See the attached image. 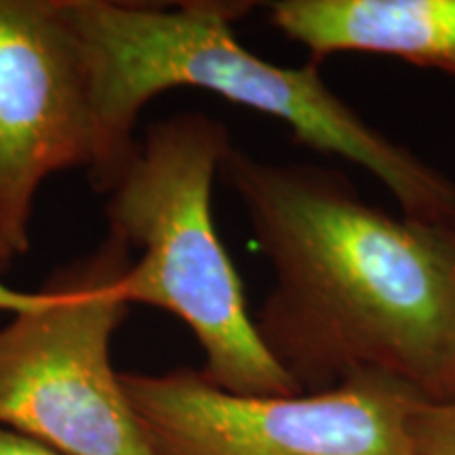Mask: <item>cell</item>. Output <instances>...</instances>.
I'll list each match as a JSON object with an SVG mask.
<instances>
[{"instance_id": "5b68a950", "label": "cell", "mask_w": 455, "mask_h": 455, "mask_svg": "<svg viewBox=\"0 0 455 455\" xmlns=\"http://www.w3.org/2000/svg\"><path fill=\"white\" fill-rule=\"evenodd\" d=\"M156 455H418L411 388L358 375L291 396H241L201 371L121 373Z\"/></svg>"}, {"instance_id": "ba28073f", "label": "cell", "mask_w": 455, "mask_h": 455, "mask_svg": "<svg viewBox=\"0 0 455 455\" xmlns=\"http://www.w3.org/2000/svg\"><path fill=\"white\" fill-rule=\"evenodd\" d=\"M411 436L418 455H455V401L419 398L411 411Z\"/></svg>"}, {"instance_id": "6da1fadb", "label": "cell", "mask_w": 455, "mask_h": 455, "mask_svg": "<svg viewBox=\"0 0 455 455\" xmlns=\"http://www.w3.org/2000/svg\"><path fill=\"white\" fill-rule=\"evenodd\" d=\"M221 178L275 272L255 329L301 392L384 375L455 401V226L395 218L339 171L235 144Z\"/></svg>"}, {"instance_id": "7a4b0ae2", "label": "cell", "mask_w": 455, "mask_h": 455, "mask_svg": "<svg viewBox=\"0 0 455 455\" xmlns=\"http://www.w3.org/2000/svg\"><path fill=\"white\" fill-rule=\"evenodd\" d=\"M61 3L81 44L104 146L100 192L135 152L133 131L146 104L192 87L276 118L301 146L369 171L407 218L455 226V181L369 124L325 83L321 64L283 68L238 41L235 24L251 3Z\"/></svg>"}, {"instance_id": "3957f363", "label": "cell", "mask_w": 455, "mask_h": 455, "mask_svg": "<svg viewBox=\"0 0 455 455\" xmlns=\"http://www.w3.org/2000/svg\"><path fill=\"white\" fill-rule=\"evenodd\" d=\"M232 148L218 118L180 112L152 123L104 204L108 236L140 258L123 276L127 304L178 316L204 352L203 375L241 396L301 395L261 341L243 281L213 221V184Z\"/></svg>"}, {"instance_id": "8992f818", "label": "cell", "mask_w": 455, "mask_h": 455, "mask_svg": "<svg viewBox=\"0 0 455 455\" xmlns=\"http://www.w3.org/2000/svg\"><path fill=\"white\" fill-rule=\"evenodd\" d=\"M104 171L87 66L61 0H0V238L30 249L41 186L60 171Z\"/></svg>"}, {"instance_id": "9c48e42d", "label": "cell", "mask_w": 455, "mask_h": 455, "mask_svg": "<svg viewBox=\"0 0 455 455\" xmlns=\"http://www.w3.org/2000/svg\"><path fill=\"white\" fill-rule=\"evenodd\" d=\"M0 455H66L44 443L0 426Z\"/></svg>"}, {"instance_id": "30bf717a", "label": "cell", "mask_w": 455, "mask_h": 455, "mask_svg": "<svg viewBox=\"0 0 455 455\" xmlns=\"http://www.w3.org/2000/svg\"><path fill=\"white\" fill-rule=\"evenodd\" d=\"M15 259H17V255L11 251V249L7 247V243L0 238V275H3V272H7L11 266H13Z\"/></svg>"}, {"instance_id": "277c9868", "label": "cell", "mask_w": 455, "mask_h": 455, "mask_svg": "<svg viewBox=\"0 0 455 455\" xmlns=\"http://www.w3.org/2000/svg\"><path fill=\"white\" fill-rule=\"evenodd\" d=\"M131 249L108 236L57 268L36 293L0 284V426L66 455H156L114 371L110 344L127 318Z\"/></svg>"}, {"instance_id": "52a82bcc", "label": "cell", "mask_w": 455, "mask_h": 455, "mask_svg": "<svg viewBox=\"0 0 455 455\" xmlns=\"http://www.w3.org/2000/svg\"><path fill=\"white\" fill-rule=\"evenodd\" d=\"M268 15L316 64L371 53L455 78V0H276Z\"/></svg>"}]
</instances>
